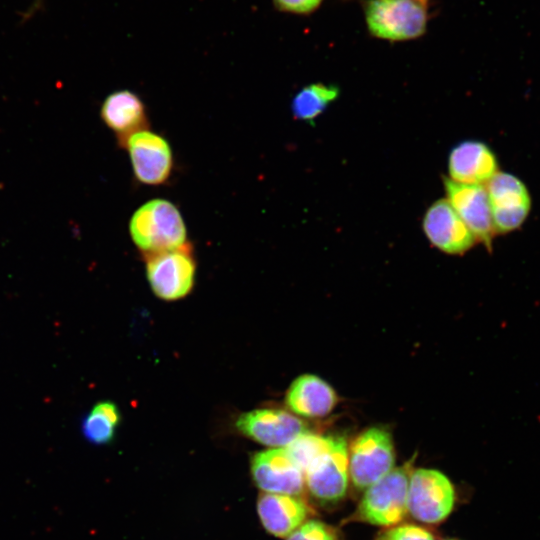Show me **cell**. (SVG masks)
Wrapping results in <instances>:
<instances>
[{
	"mask_svg": "<svg viewBox=\"0 0 540 540\" xmlns=\"http://www.w3.org/2000/svg\"><path fill=\"white\" fill-rule=\"evenodd\" d=\"M129 232L146 255L174 250L186 245V226L177 207L166 199H153L132 215Z\"/></svg>",
	"mask_w": 540,
	"mask_h": 540,
	"instance_id": "obj_1",
	"label": "cell"
},
{
	"mask_svg": "<svg viewBox=\"0 0 540 540\" xmlns=\"http://www.w3.org/2000/svg\"><path fill=\"white\" fill-rule=\"evenodd\" d=\"M363 11L368 31L376 38L411 40L427 28L426 0H364Z\"/></svg>",
	"mask_w": 540,
	"mask_h": 540,
	"instance_id": "obj_2",
	"label": "cell"
},
{
	"mask_svg": "<svg viewBox=\"0 0 540 540\" xmlns=\"http://www.w3.org/2000/svg\"><path fill=\"white\" fill-rule=\"evenodd\" d=\"M409 473L406 467L392 469L369 486L354 517L373 525L391 527L406 516Z\"/></svg>",
	"mask_w": 540,
	"mask_h": 540,
	"instance_id": "obj_3",
	"label": "cell"
},
{
	"mask_svg": "<svg viewBox=\"0 0 540 540\" xmlns=\"http://www.w3.org/2000/svg\"><path fill=\"white\" fill-rule=\"evenodd\" d=\"M394 462L390 434L373 427L357 436L348 451L349 477L356 488L365 489L388 474Z\"/></svg>",
	"mask_w": 540,
	"mask_h": 540,
	"instance_id": "obj_4",
	"label": "cell"
},
{
	"mask_svg": "<svg viewBox=\"0 0 540 540\" xmlns=\"http://www.w3.org/2000/svg\"><path fill=\"white\" fill-rule=\"evenodd\" d=\"M455 491L450 480L434 469H417L409 478L407 507L418 521L442 522L451 513Z\"/></svg>",
	"mask_w": 540,
	"mask_h": 540,
	"instance_id": "obj_5",
	"label": "cell"
},
{
	"mask_svg": "<svg viewBox=\"0 0 540 540\" xmlns=\"http://www.w3.org/2000/svg\"><path fill=\"white\" fill-rule=\"evenodd\" d=\"M146 273L153 292L163 300L185 297L192 289L195 261L188 244L146 255Z\"/></svg>",
	"mask_w": 540,
	"mask_h": 540,
	"instance_id": "obj_6",
	"label": "cell"
},
{
	"mask_svg": "<svg viewBox=\"0 0 540 540\" xmlns=\"http://www.w3.org/2000/svg\"><path fill=\"white\" fill-rule=\"evenodd\" d=\"M348 481L347 443L342 437H331L328 448L305 471V484L314 498L331 503L345 496Z\"/></svg>",
	"mask_w": 540,
	"mask_h": 540,
	"instance_id": "obj_7",
	"label": "cell"
},
{
	"mask_svg": "<svg viewBox=\"0 0 540 540\" xmlns=\"http://www.w3.org/2000/svg\"><path fill=\"white\" fill-rule=\"evenodd\" d=\"M129 153L136 179L147 185L163 184L173 167L169 143L157 133L146 129L135 132L120 142Z\"/></svg>",
	"mask_w": 540,
	"mask_h": 540,
	"instance_id": "obj_8",
	"label": "cell"
},
{
	"mask_svg": "<svg viewBox=\"0 0 540 540\" xmlns=\"http://www.w3.org/2000/svg\"><path fill=\"white\" fill-rule=\"evenodd\" d=\"M495 232L507 233L519 228L527 218L531 199L525 184L507 172H497L487 183Z\"/></svg>",
	"mask_w": 540,
	"mask_h": 540,
	"instance_id": "obj_9",
	"label": "cell"
},
{
	"mask_svg": "<svg viewBox=\"0 0 540 540\" xmlns=\"http://www.w3.org/2000/svg\"><path fill=\"white\" fill-rule=\"evenodd\" d=\"M447 201L476 240L491 247L495 233L490 201L483 184H466L444 178Z\"/></svg>",
	"mask_w": 540,
	"mask_h": 540,
	"instance_id": "obj_10",
	"label": "cell"
},
{
	"mask_svg": "<svg viewBox=\"0 0 540 540\" xmlns=\"http://www.w3.org/2000/svg\"><path fill=\"white\" fill-rule=\"evenodd\" d=\"M235 426L246 437L274 448L287 447L307 431L305 424L293 414L272 408L243 413Z\"/></svg>",
	"mask_w": 540,
	"mask_h": 540,
	"instance_id": "obj_11",
	"label": "cell"
},
{
	"mask_svg": "<svg viewBox=\"0 0 540 540\" xmlns=\"http://www.w3.org/2000/svg\"><path fill=\"white\" fill-rule=\"evenodd\" d=\"M256 485L266 493L298 495L305 486V474L285 448L257 453L251 462Z\"/></svg>",
	"mask_w": 540,
	"mask_h": 540,
	"instance_id": "obj_12",
	"label": "cell"
},
{
	"mask_svg": "<svg viewBox=\"0 0 540 540\" xmlns=\"http://www.w3.org/2000/svg\"><path fill=\"white\" fill-rule=\"evenodd\" d=\"M423 230L435 247L448 254H461L476 241L447 199L430 205L423 218Z\"/></svg>",
	"mask_w": 540,
	"mask_h": 540,
	"instance_id": "obj_13",
	"label": "cell"
},
{
	"mask_svg": "<svg viewBox=\"0 0 540 540\" xmlns=\"http://www.w3.org/2000/svg\"><path fill=\"white\" fill-rule=\"evenodd\" d=\"M451 180L466 184L487 183L497 172L494 152L483 142L467 140L456 145L448 158Z\"/></svg>",
	"mask_w": 540,
	"mask_h": 540,
	"instance_id": "obj_14",
	"label": "cell"
},
{
	"mask_svg": "<svg viewBox=\"0 0 540 540\" xmlns=\"http://www.w3.org/2000/svg\"><path fill=\"white\" fill-rule=\"evenodd\" d=\"M263 527L276 537H288L304 523L309 509L295 495L263 493L257 503Z\"/></svg>",
	"mask_w": 540,
	"mask_h": 540,
	"instance_id": "obj_15",
	"label": "cell"
},
{
	"mask_svg": "<svg viewBox=\"0 0 540 540\" xmlns=\"http://www.w3.org/2000/svg\"><path fill=\"white\" fill-rule=\"evenodd\" d=\"M337 402L333 388L315 375H302L290 385L287 407L296 415L318 418L328 415Z\"/></svg>",
	"mask_w": 540,
	"mask_h": 540,
	"instance_id": "obj_16",
	"label": "cell"
},
{
	"mask_svg": "<svg viewBox=\"0 0 540 540\" xmlns=\"http://www.w3.org/2000/svg\"><path fill=\"white\" fill-rule=\"evenodd\" d=\"M100 114L104 123L117 134L119 142L147 127L145 105L137 94L129 90L109 94Z\"/></svg>",
	"mask_w": 540,
	"mask_h": 540,
	"instance_id": "obj_17",
	"label": "cell"
},
{
	"mask_svg": "<svg viewBox=\"0 0 540 540\" xmlns=\"http://www.w3.org/2000/svg\"><path fill=\"white\" fill-rule=\"evenodd\" d=\"M339 93L335 85L309 84L293 98L291 104L293 116L298 120L311 122L338 98Z\"/></svg>",
	"mask_w": 540,
	"mask_h": 540,
	"instance_id": "obj_18",
	"label": "cell"
},
{
	"mask_svg": "<svg viewBox=\"0 0 540 540\" xmlns=\"http://www.w3.org/2000/svg\"><path fill=\"white\" fill-rule=\"evenodd\" d=\"M120 422V411L111 401L94 405L82 422V432L94 444L110 443Z\"/></svg>",
	"mask_w": 540,
	"mask_h": 540,
	"instance_id": "obj_19",
	"label": "cell"
},
{
	"mask_svg": "<svg viewBox=\"0 0 540 540\" xmlns=\"http://www.w3.org/2000/svg\"><path fill=\"white\" fill-rule=\"evenodd\" d=\"M330 441L331 437L306 431L284 448L305 474L311 463L328 448Z\"/></svg>",
	"mask_w": 540,
	"mask_h": 540,
	"instance_id": "obj_20",
	"label": "cell"
},
{
	"mask_svg": "<svg viewBox=\"0 0 540 540\" xmlns=\"http://www.w3.org/2000/svg\"><path fill=\"white\" fill-rule=\"evenodd\" d=\"M287 540H339L337 530L318 520H309L293 531Z\"/></svg>",
	"mask_w": 540,
	"mask_h": 540,
	"instance_id": "obj_21",
	"label": "cell"
},
{
	"mask_svg": "<svg viewBox=\"0 0 540 540\" xmlns=\"http://www.w3.org/2000/svg\"><path fill=\"white\" fill-rule=\"evenodd\" d=\"M375 540H435L426 529L412 525H394L382 530Z\"/></svg>",
	"mask_w": 540,
	"mask_h": 540,
	"instance_id": "obj_22",
	"label": "cell"
},
{
	"mask_svg": "<svg viewBox=\"0 0 540 540\" xmlns=\"http://www.w3.org/2000/svg\"><path fill=\"white\" fill-rule=\"evenodd\" d=\"M275 8L281 12L307 15L314 12L322 0H272Z\"/></svg>",
	"mask_w": 540,
	"mask_h": 540,
	"instance_id": "obj_23",
	"label": "cell"
},
{
	"mask_svg": "<svg viewBox=\"0 0 540 540\" xmlns=\"http://www.w3.org/2000/svg\"><path fill=\"white\" fill-rule=\"evenodd\" d=\"M43 5V0H34L23 15V19L32 17Z\"/></svg>",
	"mask_w": 540,
	"mask_h": 540,
	"instance_id": "obj_24",
	"label": "cell"
}]
</instances>
